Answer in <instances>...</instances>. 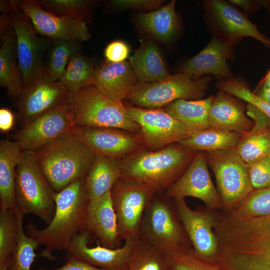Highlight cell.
<instances>
[{
    "label": "cell",
    "instance_id": "1",
    "mask_svg": "<svg viewBox=\"0 0 270 270\" xmlns=\"http://www.w3.org/2000/svg\"><path fill=\"white\" fill-rule=\"evenodd\" d=\"M84 178H79L58 192H56V210L50 222L43 229H38L30 220L26 233L45 248L41 255L54 258V250H67L73 238L85 230L86 212L89 199Z\"/></svg>",
    "mask_w": 270,
    "mask_h": 270
},
{
    "label": "cell",
    "instance_id": "2",
    "mask_svg": "<svg viewBox=\"0 0 270 270\" xmlns=\"http://www.w3.org/2000/svg\"><path fill=\"white\" fill-rule=\"evenodd\" d=\"M194 151L180 145L154 152L138 150L122 161L121 178L143 184L158 192L176 181L190 164Z\"/></svg>",
    "mask_w": 270,
    "mask_h": 270
},
{
    "label": "cell",
    "instance_id": "3",
    "mask_svg": "<svg viewBox=\"0 0 270 270\" xmlns=\"http://www.w3.org/2000/svg\"><path fill=\"white\" fill-rule=\"evenodd\" d=\"M34 152L42 172L55 192L85 178L96 156L86 144L72 134Z\"/></svg>",
    "mask_w": 270,
    "mask_h": 270
},
{
    "label": "cell",
    "instance_id": "4",
    "mask_svg": "<svg viewBox=\"0 0 270 270\" xmlns=\"http://www.w3.org/2000/svg\"><path fill=\"white\" fill-rule=\"evenodd\" d=\"M66 107L74 126L140 130L122 101L107 96L93 85L86 86L70 96Z\"/></svg>",
    "mask_w": 270,
    "mask_h": 270
},
{
    "label": "cell",
    "instance_id": "5",
    "mask_svg": "<svg viewBox=\"0 0 270 270\" xmlns=\"http://www.w3.org/2000/svg\"><path fill=\"white\" fill-rule=\"evenodd\" d=\"M55 192L42 172L34 152L22 150L16 168V206L24 215L34 214L48 224L55 212Z\"/></svg>",
    "mask_w": 270,
    "mask_h": 270
},
{
    "label": "cell",
    "instance_id": "6",
    "mask_svg": "<svg viewBox=\"0 0 270 270\" xmlns=\"http://www.w3.org/2000/svg\"><path fill=\"white\" fill-rule=\"evenodd\" d=\"M0 8L2 13L9 15L15 32L22 86L26 88L46 73L44 58L53 40L36 34L30 20L18 6L16 0L3 1Z\"/></svg>",
    "mask_w": 270,
    "mask_h": 270
},
{
    "label": "cell",
    "instance_id": "7",
    "mask_svg": "<svg viewBox=\"0 0 270 270\" xmlns=\"http://www.w3.org/2000/svg\"><path fill=\"white\" fill-rule=\"evenodd\" d=\"M211 80L210 75L194 78L180 72L156 82H138L127 98L137 107L162 108L180 99H202L208 90Z\"/></svg>",
    "mask_w": 270,
    "mask_h": 270
},
{
    "label": "cell",
    "instance_id": "8",
    "mask_svg": "<svg viewBox=\"0 0 270 270\" xmlns=\"http://www.w3.org/2000/svg\"><path fill=\"white\" fill-rule=\"evenodd\" d=\"M156 194L144 212L140 238L163 254L180 248H192L174 203L172 204L166 196H158Z\"/></svg>",
    "mask_w": 270,
    "mask_h": 270
},
{
    "label": "cell",
    "instance_id": "9",
    "mask_svg": "<svg viewBox=\"0 0 270 270\" xmlns=\"http://www.w3.org/2000/svg\"><path fill=\"white\" fill-rule=\"evenodd\" d=\"M203 154L214 174L222 203V212L230 214L255 190L246 164L235 149L204 152Z\"/></svg>",
    "mask_w": 270,
    "mask_h": 270
},
{
    "label": "cell",
    "instance_id": "10",
    "mask_svg": "<svg viewBox=\"0 0 270 270\" xmlns=\"http://www.w3.org/2000/svg\"><path fill=\"white\" fill-rule=\"evenodd\" d=\"M174 205L194 254L206 262H218L220 246L214 228L222 213L206 206L192 209L184 199L174 200Z\"/></svg>",
    "mask_w": 270,
    "mask_h": 270
},
{
    "label": "cell",
    "instance_id": "11",
    "mask_svg": "<svg viewBox=\"0 0 270 270\" xmlns=\"http://www.w3.org/2000/svg\"><path fill=\"white\" fill-rule=\"evenodd\" d=\"M110 192L120 239L140 238L144 212L157 192L140 182L120 178Z\"/></svg>",
    "mask_w": 270,
    "mask_h": 270
},
{
    "label": "cell",
    "instance_id": "12",
    "mask_svg": "<svg viewBox=\"0 0 270 270\" xmlns=\"http://www.w3.org/2000/svg\"><path fill=\"white\" fill-rule=\"evenodd\" d=\"M131 118L140 128L142 138L146 146L152 149H162L178 142L191 134L185 126L162 108H144L125 106Z\"/></svg>",
    "mask_w": 270,
    "mask_h": 270
},
{
    "label": "cell",
    "instance_id": "13",
    "mask_svg": "<svg viewBox=\"0 0 270 270\" xmlns=\"http://www.w3.org/2000/svg\"><path fill=\"white\" fill-rule=\"evenodd\" d=\"M20 9L32 22L35 30L53 40L87 41L90 38L86 23L54 14L42 8L36 0H16Z\"/></svg>",
    "mask_w": 270,
    "mask_h": 270
},
{
    "label": "cell",
    "instance_id": "14",
    "mask_svg": "<svg viewBox=\"0 0 270 270\" xmlns=\"http://www.w3.org/2000/svg\"><path fill=\"white\" fill-rule=\"evenodd\" d=\"M166 196L174 200L194 197L210 208H222V198L210 178L203 152L196 154L182 175L166 189Z\"/></svg>",
    "mask_w": 270,
    "mask_h": 270
},
{
    "label": "cell",
    "instance_id": "15",
    "mask_svg": "<svg viewBox=\"0 0 270 270\" xmlns=\"http://www.w3.org/2000/svg\"><path fill=\"white\" fill-rule=\"evenodd\" d=\"M74 126L66 104L54 108L23 126L14 135V139L22 150L35 152L71 134Z\"/></svg>",
    "mask_w": 270,
    "mask_h": 270
},
{
    "label": "cell",
    "instance_id": "16",
    "mask_svg": "<svg viewBox=\"0 0 270 270\" xmlns=\"http://www.w3.org/2000/svg\"><path fill=\"white\" fill-rule=\"evenodd\" d=\"M70 94L59 82L44 74L29 86L24 88L16 100L22 126L57 107L67 104Z\"/></svg>",
    "mask_w": 270,
    "mask_h": 270
},
{
    "label": "cell",
    "instance_id": "17",
    "mask_svg": "<svg viewBox=\"0 0 270 270\" xmlns=\"http://www.w3.org/2000/svg\"><path fill=\"white\" fill-rule=\"evenodd\" d=\"M206 12L212 25L219 34L218 38L235 44L246 36L252 38L270 48V38L234 6L224 0L206 2Z\"/></svg>",
    "mask_w": 270,
    "mask_h": 270
},
{
    "label": "cell",
    "instance_id": "18",
    "mask_svg": "<svg viewBox=\"0 0 270 270\" xmlns=\"http://www.w3.org/2000/svg\"><path fill=\"white\" fill-rule=\"evenodd\" d=\"M91 236L86 230L76 234L66 250V256L76 258L104 270H128L138 239L126 238L122 247L110 248L100 244L96 246H89Z\"/></svg>",
    "mask_w": 270,
    "mask_h": 270
},
{
    "label": "cell",
    "instance_id": "19",
    "mask_svg": "<svg viewBox=\"0 0 270 270\" xmlns=\"http://www.w3.org/2000/svg\"><path fill=\"white\" fill-rule=\"evenodd\" d=\"M71 134L86 144L96 156L118 158L134 152L139 147L137 138L116 128L75 126Z\"/></svg>",
    "mask_w": 270,
    "mask_h": 270
},
{
    "label": "cell",
    "instance_id": "20",
    "mask_svg": "<svg viewBox=\"0 0 270 270\" xmlns=\"http://www.w3.org/2000/svg\"><path fill=\"white\" fill-rule=\"evenodd\" d=\"M234 45L214 37L202 50L183 64L180 72L194 78L210 74L220 80L232 78L227 60L232 58Z\"/></svg>",
    "mask_w": 270,
    "mask_h": 270
},
{
    "label": "cell",
    "instance_id": "21",
    "mask_svg": "<svg viewBox=\"0 0 270 270\" xmlns=\"http://www.w3.org/2000/svg\"><path fill=\"white\" fill-rule=\"evenodd\" d=\"M0 20V84L10 98L16 100L23 88L16 37L9 15L2 13Z\"/></svg>",
    "mask_w": 270,
    "mask_h": 270
},
{
    "label": "cell",
    "instance_id": "22",
    "mask_svg": "<svg viewBox=\"0 0 270 270\" xmlns=\"http://www.w3.org/2000/svg\"><path fill=\"white\" fill-rule=\"evenodd\" d=\"M85 230L96 238L103 246L115 248L120 244L117 218L110 192L89 200Z\"/></svg>",
    "mask_w": 270,
    "mask_h": 270
},
{
    "label": "cell",
    "instance_id": "23",
    "mask_svg": "<svg viewBox=\"0 0 270 270\" xmlns=\"http://www.w3.org/2000/svg\"><path fill=\"white\" fill-rule=\"evenodd\" d=\"M240 100L219 90L209 112L210 127L242 134L251 131L254 122L246 115V106Z\"/></svg>",
    "mask_w": 270,
    "mask_h": 270
},
{
    "label": "cell",
    "instance_id": "24",
    "mask_svg": "<svg viewBox=\"0 0 270 270\" xmlns=\"http://www.w3.org/2000/svg\"><path fill=\"white\" fill-rule=\"evenodd\" d=\"M137 80L129 62L106 61L96 68L92 85L107 96L122 101L128 96Z\"/></svg>",
    "mask_w": 270,
    "mask_h": 270
},
{
    "label": "cell",
    "instance_id": "25",
    "mask_svg": "<svg viewBox=\"0 0 270 270\" xmlns=\"http://www.w3.org/2000/svg\"><path fill=\"white\" fill-rule=\"evenodd\" d=\"M121 162L118 158L96 156L85 178V187L89 200L98 198L110 191L122 178Z\"/></svg>",
    "mask_w": 270,
    "mask_h": 270
},
{
    "label": "cell",
    "instance_id": "26",
    "mask_svg": "<svg viewBox=\"0 0 270 270\" xmlns=\"http://www.w3.org/2000/svg\"><path fill=\"white\" fill-rule=\"evenodd\" d=\"M22 152L14 140L6 138L0 142V210L16 207V168Z\"/></svg>",
    "mask_w": 270,
    "mask_h": 270
},
{
    "label": "cell",
    "instance_id": "27",
    "mask_svg": "<svg viewBox=\"0 0 270 270\" xmlns=\"http://www.w3.org/2000/svg\"><path fill=\"white\" fill-rule=\"evenodd\" d=\"M129 60L139 82H156L170 76L158 48L151 40L142 41Z\"/></svg>",
    "mask_w": 270,
    "mask_h": 270
},
{
    "label": "cell",
    "instance_id": "28",
    "mask_svg": "<svg viewBox=\"0 0 270 270\" xmlns=\"http://www.w3.org/2000/svg\"><path fill=\"white\" fill-rule=\"evenodd\" d=\"M215 96L204 99L176 100L162 108L182 122L192 133L210 128L209 112Z\"/></svg>",
    "mask_w": 270,
    "mask_h": 270
},
{
    "label": "cell",
    "instance_id": "29",
    "mask_svg": "<svg viewBox=\"0 0 270 270\" xmlns=\"http://www.w3.org/2000/svg\"><path fill=\"white\" fill-rule=\"evenodd\" d=\"M242 134L210 128L190 134L178 143L182 146L192 151H214L233 150Z\"/></svg>",
    "mask_w": 270,
    "mask_h": 270
},
{
    "label": "cell",
    "instance_id": "30",
    "mask_svg": "<svg viewBox=\"0 0 270 270\" xmlns=\"http://www.w3.org/2000/svg\"><path fill=\"white\" fill-rule=\"evenodd\" d=\"M175 4L176 1L172 0L156 10L140 14L138 22L155 38L166 42L174 35L178 28Z\"/></svg>",
    "mask_w": 270,
    "mask_h": 270
},
{
    "label": "cell",
    "instance_id": "31",
    "mask_svg": "<svg viewBox=\"0 0 270 270\" xmlns=\"http://www.w3.org/2000/svg\"><path fill=\"white\" fill-rule=\"evenodd\" d=\"M95 69L88 58L79 52L70 58L58 81L70 96L74 95L82 88L92 84Z\"/></svg>",
    "mask_w": 270,
    "mask_h": 270
},
{
    "label": "cell",
    "instance_id": "32",
    "mask_svg": "<svg viewBox=\"0 0 270 270\" xmlns=\"http://www.w3.org/2000/svg\"><path fill=\"white\" fill-rule=\"evenodd\" d=\"M235 150L246 164L270 154V126L242 134Z\"/></svg>",
    "mask_w": 270,
    "mask_h": 270
},
{
    "label": "cell",
    "instance_id": "33",
    "mask_svg": "<svg viewBox=\"0 0 270 270\" xmlns=\"http://www.w3.org/2000/svg\"><path fill=\"white\" fill-rule=\"evenodd\" d=\"M15 210L18 224V238L10 256L8 270H30L36 256L35 250L39 244L24 231L23 218L24 215L16 206Z\"/></svg>",
    "mask_w": 270,
    "mask_h": 270
},
{
    "label": "cell",
    "instance_id": "34",
    "mask_svg": "<svg viewBox=\"0 0 270 270\" xmlns=\"http://www.w3.org/2000/svg\"><path fill=\"white\" fill-rule=\"evenodd\" d=\"M80 52L78 42L53 40L48 51L46 73L54 82L58 81L64 73L70 58Z\"/></svg>",
    "mask_w": 270,
    "mask_h": 270
},
{
    "label": "cell",
    "instance_id": "35",
    "mask_svg": "<svg viewBox=\"0 0 270 270\" xmlns=\"http://www.w3.org/2000/svg\"><path fill=\"white\" fill-rule=\"evenodd\" d=\"M128 270H171L163 253L139 238L130 258Z\"/></svg>",
    "mask_w": 270,
    "mask_h": 270
},
{
    "label": "cell",
    "instance_id": "36",
    "mask_svg": "<svg viewBox=\"0 0 270 270\" xmlns=\"http://www.w3.org/2000/svg\"><path fill=\"white\" fill-rule=\"evenodd\" d=\"M44 9L54 14L87 23L88 13L94 2L88 0H38Z\"/></svg>",
    "mask_w": 270,
    "mask_h": 270
},
{
    "label": "cell",
    "instance_id": "37",
    "mask_svg": "<svg viewBox=\"0 0 270 270\" xmlns=\"http://www.w3.org/2000/svg\"><path fill=\"white\" fill-rule=\"evenodd\" d=\"M18 234L15 208L0 210V263L10 258L16 247Z\"/></svg>",
    "mask_w": 270,
    "mask_h": 270
},
{
    "label": "cell",
    "instance_id": "38",
    "mask_svg": "<svg viewBox=\"0 0 270 270\" xmlns=\"http://www.w3.org/2000/svg\"><path fill=\"white\" fill-rule=\"evenodd\" d=\"M216 85L219 90L228 92L256 107L270 120V103L255 94L242 80L232 78L220 80Z\"/></svg>",
    "mask_w": 270,
    "mask_h": 270
},
{
    "label": "cell",
    "instance_id": "39",
    "mask_svg": "<svg viewBox=\"0 0 270 270\" xmlns=\"http://www.w3.org/2000/svg\"><path fill=\"white\" fill-rule=\"evenodd\" d=\"M228 214L239 217H261L270 215V187L254 190Z\"/></svg>",
    "mask_w": 270,
    "mask_h": 270
},
{
    "label": "cell",
    "instance_id": "40",
    "mask_svg": "<svg viewBox=\"0 0 270 270\" xmlns=\"http://www.w3.org/2000/svg\"><path fill=\"white\" fill-rule=\"evenodd\" d=\"M164 255L171 270H224L218 262H208L197 258L192 248L172 250Z\"/></svg>",
    "mask_w": 270,
    "mask_h": 270
},
{
    "label": "cell",
    "instance_id": "41",
    "mask_svg": "<svg viewBox=\"0 0 270 270\" xmlns=\"http://www.w3.org/2000/svg\"><path fill=\"white\" fill-rule=\"evenodd\" d=\"M246 166L250 180L254 190L270 187V154Z\"/></svg>",
    "mask_w": 270,
    "mask_h": 270
},
{
    "label": "cell",
    "instance_id": "42",
    "mask_svg": "<svg viewBox=\"0 0 270 270\" xmlns=\"http://www.w3.org/2000/svg\"><path fill=\"white\" fill-rule=\"evenodd\" d=\"M130 48L124 42L116 40L108 44L104 51L106 61L110 62H124L128 57Z\"/></svg>",
    "mask_w": 270,
    "mask_h": 270
},
{
    "label": "cell",
    "instance_id": "43",
    "mask_svg": "<svg viewBox=\"0 0 270 270\" xmlns=\"http://www.w3.org/2000/svg\"><path fill=\"white\" fill-rule=\"evenodd\" d=\"M160 0H114L110 2L114 6L124 8L153 10L164 2Z\"/></svg>",
    "mask_w": 270,
    "mask_h": 270
},
{
    "label": "cell",
    "instance_id": "44",
    "mask_svg": "<svg viewBox=\"0 0 270 270\" xmlns=\"http://www.w3.org/2000/svg\"><path fill=\"white\" fill-rule=\"evenodd\" d=\"M66 262L62 266L50 270H104L76 258L66 256ZM36 270H49L40 268Z\"/></svg>",
    "mask_w": 270,
    "mask_h": 270
},
{
    "label": "cell",
    "instance_id": "45",
    "mask_svg": "<svg viewBox=\"0 0 270 270\" xmlns=\"http://www.w3.org/2000/svg\"><path fill=\"white\" fill-rule=\"evenodd\" d=\"M252 92L264 101L270 103V68Z\"/></svg>",
    "mask_w": 270,
    "mask_h": 270
},
{
    "label": "cell",
    "instance_id": "46",
    "mask_svg": "<svg viewBox=\"0 0 270 270\" xmlns=\"http://www.w3.org/2000/svg\"><path fill=\"white\" fill-rule=\"evenodd\" d=\"M15 115L12 111L6 108L0 109V130L6 132L10 130L14 124Z\"/></svg>",
    "mask_w": 270,
    "mask_h": 270
},
{
    "label": "cell",
    "instance_id": "47",
    "mask_svg": "<svg viewBox=\"0 0 270 270\" xmlns=\"http://www.w3.org/2000/svg\"><path fill=\"white\" fill-rule=\"evenodd\" d=\"M230 2L234 5L241 7L244 10L249 12H254L261 6L260 0H232Z\"/></svg>",
    "mask_w": 270,
    "mask_h": 270
},
{
    "label": "cell",
    "instance_id": "48",
    "mask_svg": "<svg viewBox=\"0 0 270 270\" xmlns=\"http://www.w3.org/2000/svg\"><path fill=\"white\" fill-rule=\"evenodd\" d=\"M10 262V258L7 259L0 263V270H8V267Z\"/></svg>",
    "mask_w": 270,
    "mask_h": 270
},
{
    "label": "cell",
    "instance_id": "49",
    "mask_svg": "<svg viewBox=\"0 0 270 270\" xmlns=\"http://www.w3.org/2000/svg\"><path fill=\"white\" fill-rule=\"evenodd\" d=\"M261 6H263L270 14V0H260Z\"/></svg>",
    "mask_w": 270,
    "mask_h": 270
}]
</instances>
